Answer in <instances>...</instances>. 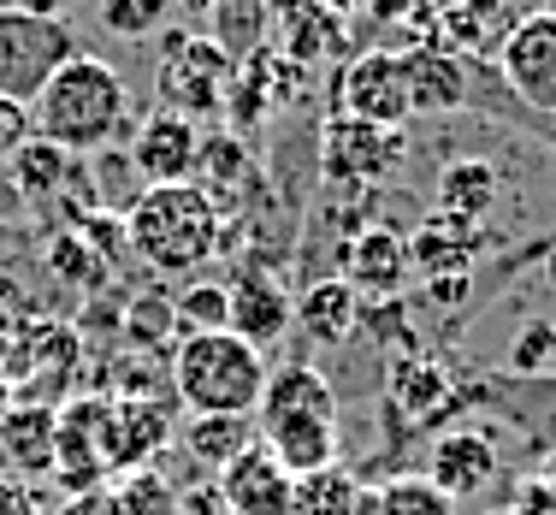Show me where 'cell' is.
<instances>
[{
	"instance_id": "1",
	"label": "cell",
	"mask_w": 556,
	"mask_h": 515,
	"mask_svg": "<svg viewBox=\"0 0 556 515\" xmlns=\"http://www.w3.org/2000/svg\"><path fill=\"white\" fill-rule=\"evenodd\" d=\"M30 118H36V137L60 142L72 154H108L130 137L137 125V101H130V84L113 60L101 54H72L36 89L30 101Z\"/></svg>"
},
{
	"instance_id": "2",
	"label": "cell",
	"mask_w": 556,
	"mask_h": 515,
	"mask_svg": "<svg viewBox=\"0 0 556 515\" xmlns=\"http://www.w3.org/2000/svg\"><path fill=\"white\" fill-rule=\"evenodd\" d=\"M125 243L154 279H195L225 249V214L202 184H142L125 208Z\"/></svg>"
},
{
	"instance_id": "3",
	"label": "cell",
	"mask_w": 556,
	"mask_h": 515,
	"mask_svg": "<svg viewBox=\"0 0 556 515\" xmlns=\"http://www.w3.org/2000/svg\"><path fill=\"white\" fill-rule=\"evenodd\" d=\"M255 439L285 462L290 474L332 468L343 444L338 391L314 362H278L267 374V391L255 403Z\"/></svg>"
},
{
	"instance_id": "4",
	"label": "cell",
	"mask_w": 556,
	"mask_h": 515,
	"mask_svg": "<svg viewBox=\"0 0 556 515\" xmlns=\"http://www.w3.org/2000/svg\"><path fill=\"white\" fill-rule=\"evenodd\" d=\"M267 355L237 332H190L172 343V398L190 415H255L261 391H267Z\"/></svg>"
},
{
	"instance_id": "5",
	"label": "cell",
	"mask_w": 556,
	"mask_h": 515,
	"mask_svg": "<svg viewBox=\"0 0 556 515\" xmlns=\"http://www.w3.org/2000/svg\"><path fill=\"white\" fill-rule=\"evenodd\" d=\"M12 190H18L24 214L42 219L48 231H65L77 219H89L101 208V178L84 154L60 149L48 137H30L18 154H12Z\"/></svg>"
},
{
	"instance_id": "6",
	"label": "cell",
	"mask_w": 556,
	"mask_h": 515,
	"mask_svg": "<svg viewBox=\"0 0 556 515\" xmlns=\"http://www.w3.org/2000/svg\"><path fill=\"white\" fill-rule=\"evenodd\" d=\"M314 166H320V184L332 196H355V202H367L379 184H391L396 172L408 166V130L332 113L320 125V137H314Z\"/></svg>"
},
{
	"instance_id": "7",
	"label": "cell",
	"mask_w": 556,
	"mask_h": 515,
	"mask_svg": "<svg viewBox=\"0 0 556 515\" xmlns=\"http://www.w3.org/2000/svg\"><path fill=\"white\" fill-rule=\"evenodd\" d=\"M237 54L214 42L207 30H172L161 42V72H154V96L166 113L184 118H225V96H231Z\"/></svg>"
},
{
	"instance_id": "8",
	"label": "cell",
	"mask_w": 556,
	"mask_h": 515,
	"mask_svg": "<svg viewBox=\"0 0 556 515\" xmlns=\"http://www.w3.org/2000/svg\"><path fill=\"white\" fill-rule=\"evenodd\" d=\"M54 474L65 492H96L118 480V444H113V398H65L54 409Z\"/></svg>"
},
{
	"instance_id": "9",
	"label": "cell",
	"mask_w": 556,
	"mask_h": 515,
	"mask_svg": "<svg viewBox=\"0 0 556 515\" xmlns=\"http://www.w3.org/2000/svg\"><path fill=\"white\" fill-rule=\"evenodd\" d=\"M72 54H84L65 18H30L7 0L0 7V96L36 101V89L60 72Z\"/></svg>"
},
{
	"instance_id": "10",
	"label": "cell",
	"mask_w": 556,
	"mask_h": 515,
	"mask_svg": "<svg viewBox=\"0 0 556 515\" xmlns=\"http://www.w3.org/2000/svg\"><path fill=\"white\" fill-rule=\"evenodd\" d=\"M332 113L367 118V125H391L408 130V77L396 48H362L343 60V72L332 77Z\"/></svg>"
},
{
	"instance_id": "11",
	"label": "cell",
	"mask_w": 556,
	"mask_h": 515,
	"mask_svg": "<svg viewBox=\"0 0 556 515\" xmlns=\"http://www.w3.org/2000/svg\"><path fill=\"white\" fill-rule=\"evenodd\" d=\"M290 326H296V297L285 290V279L267 273L261 261H237L231 279H225V332H237L267 355L285 343Z\"/></svg>"
},
{
	"instance_id": "12",
	"label": "cell",
	"mask_w": 556,
	"mask_h": 515,
	"mask_svg": "<svg viewBox=\"0 0 556 515\" xmlns=\"http://www.w3.org/2000/svg\"><path fill=\"white\" fill-rule=\"evenodd\" d=\"M492 60H497V77L509 84L515 101H527L533 113L556 118V18L545 7L521 12Z\"/></svg>"
},
{
	"instance_id": "13",
	"label": "cell",
	"mask_w": 556,
	"mask_h": 515,
	"mask_svg": "<svg viewBox=\"0 0 556 515\" xmlns=\"http://www.w3.org/2000/svg\"><path fill=\"white\" fill-rule=\"evenodd\" d=\"M125 142H130V172L142 184H190L195 161H202V125L166 108L142 113Z\"/></svg>"
},
{
	"instance_id": "14",
	"label": "cell",
	"mask_w": 556,
	"mask_h": 515,
	"mask_svg": "<svg viewBox=\"0 0 556 515\" xmlns=\"http://www.w3.org/2000/svg\"><path fill=\"white\" fill-rule=\"evenodd\" d=\"M338 279L362 290V302H396L403 285L415 279L408 273V237L386 226V219H367L355 237L338 243Z\"/></svg>"
},
{
	"instance_id": "15",
	"label": "cell",
	"mask_w": 556,
	"mask_h": 515,
	"mask_svg": "<svg viewBox=\"0 0 556 515\" xmlns=\"http://www.w3.org/2000/svg\"><path fill=\"white\" fill-rule=\"evenodd\" d=\"M492 243H497L492 226H473V219H456V214H439V208H432V214L408 231V273H415L420 285L456 279V273H473V261Z\"/></svg>"
},
{
	"instance_id": "16",
	"label": "cell",
	"mask_w": 556,
	"mask_h": 515,
	"mask_svg": "<svg viewBox=\"0 0 556 515\" xmlns=\"http://www.w3.org/2000/svg\"><path fill=\"white\" fill-rule=\"evenodd\" d=\"M219 498H225V515H290L296 474L255 439L243 456H231L219 468Z\"/></svg>"
},
{
	"instance_id": "17",
	"label": "cell",
	"mask_w": 556,
	"mask_h": 515,
	"mask_svg": "<svg viewBox=\"0 0 556 515\" xmlns=\"http://www.w3.org/2000/svg\"><path fill=\"white\" fill-rule=\"evenodd\" d=\"M403 54V77H408V113L415 118H444L468 101V77H473V60L450 54L439 42H408L396 48Z\"/></svg>"
},
{
	"instance_id": "18",
	"label": "cell",
	"mask_w": 556,
	"mask_h": 515,
	"mask_svg": "<svg viewBox=\"0 0 556 515\" xmlns=\"http://www.w3.org/2000/svg\"><path fill=\"white\" fill-rule=\"evenodd\" d=\"M178 432V403L154 391H118L113 398V444H118V474L154 468V456Z\"/></svg>"
},
{
	"instance_id": "19",
	"label": "cell",
	"mask_w": 556,
	"mask_h": 515,
	"mask_svg": "<svg viewBox=\"0 0 556 515\" xmlns=\"http://www.w3.org/2000/svg\"><path fill=\"white\" fill-rule=\"evenodd\" d=\"M362 290L350 279H338V273H326V279H308L296 290V326L308 343H320V350H338V343H350L362 332Z\"/></svg>"
},
{
	"instance_id": "20",
	"label": "cell",
	"mask_w": 556,
	"mask_h": 515,
	"mask_svg": "<svg viewBox=\"0 0 556 515\" xmlns=\"http://www.w3.org/2000/svg\"><path fill=\"white\" fill-rule=\"evenodd\" d=\"M515 18L521 12H509V0H439V12H432V42L462 54V60L497 54Z\"/></svg>"
},
{
	"instance_id": "21",
	"label": "cell",
	"mask_w": 556,
	"mask_h": 515,
	"mask_svg": "<svg viewBox=\"0 0 556 515\" xmlns=\"http://www.w3.org/2000/svg\"><path fill=\"white\" fill-rule=\"evenodd\" d=\"M427 480L439 486L450 504H468V498H480L485 486L497 480V451L485 432H444L439 444H432L427 456Z\"/></svg>"
},
{
	"instance_id": "22",
	"label": "cell",
	"mask_w": 556,
	"mask_h": 515,
	"mask_svg": "<svg viewBox=\"0 0 556 515\" xmlns=\"http://www.w3.org/2000/svg\"><path fill=\"white\" fill-rule=\"evenodd\" d=\"M54 468V409L12 403L0 415V474H48Z\"/></svg>"
},
{
	"instance_id": "23",
	"label": "cell",
	"mask_w": 556,
	"mask_h": 515,
	"mask_svg": "<svg viewBox=\"0 0 556 515\" xmlns=\"http://www.w3.org/2000/svg\"><path fill=\"white\" fill-rule=\"evenodd\" d=\"M503 202V178L492 161H480V154H456V161H444L439 172V214H456V219H473V226H485V219L497 214Z\"/></svg>"
},
{
	"instance_id": "24",
	"label": "cell",
	"mask_w": 556,
	"mask_h": 515,
	"mask_svg": "<svg viewBox=\"0 0 556 515\" xmlns=\"http://www.w3.org/2000/svg\"><path fill=\"white\" fill-rule=\"evenodd\" d=\"M255 178H261V166H255V154H249V142L237 137V130H214V137H202V161H195L190 184H202V190L214 196V208L225 219L237 214V190L255 184Z\"/></svg>"
},
{
	"instance_id": "25",
	"label": "cell",
	"mask_w": 556,
	"mask_h": 515,
	"mask_svg": "<svg viewBox=\"0 0 556 515\" xmlns=\"http://www.w3.org/2000/svg\"><path fill=\"white\" fill-rule=\"evenodd\" d=\"M178 439L202 468H225L231 456H243L255 444V415H190L178 427Z\"/></svg>"
},
{
	"instance_id": "26",
	"label": "cell",
	"mask_w": 556,
	"mask_h": 515,
	"mask_svg": "<svg viewBox=\"0 0 556 515\" xmlns=\"http://www.w3.org/2000/svg\"><path fill=\"white\" fill-rule=\"evenodd\" d=\"M456 398V386H450V374L432 355H396L391 367V403L403 409V415H432V409H444Z\"/></svg>"
},
{
	"instance_id": "27",
	"label": "cell",
	"mask_w": 556,
	"mask_h": 515,
	"mask_svg": "<svg viewBox=\"0 0 556 515\" xmlns=\"http://www.w3.org/2000/svg\"><path fill=\"white\" fill-rule=\"evenodd\" d=\"M355 498H362V480L343 462H332V468L296 474V504H290V515H350Z\"/></svg>"
},
{
	"instance_id": "28",
	"label": "cell",
	"mask_w": 556,
	"mask_h": 515,
	"mask_svg": "<svg viewBox=\"0 0 556 515\" xmlns=\"http://www.w3.org/2000/svg\"><path fill=\"white\" fill-rule=\"evenodd\" d=\"M172 321H178V338L225 332V279H190L184 297L172 302Z\"/></svg>"
},
{
	"instance_id": "29",
	"label": "cell",
	"mask_w": 556,
	"mask_h": 515,
	"mask_svg": "<svg viewBox=\"0 0 556 515\" xmlns=\"http://www.w3.org/2000/svg\"><path fill=\"white\" fill-rule=\"evenodd\" d=\"M172 7L178 0H101V30L125 36V42H142V36H161Z\"/></svg>"
},
{
	"instance_id": "30",
	"label": "cell",
	"mask_w": 556,
	"mask_h": 515,
	"mask_svg": "<svg viewBox=\"0 0 556 515\" xmlns=\"http://www.w3.org/2000/svg\"><path fill=\"white\" fill-rule=\"evenodd\" d=\"M113 498H118V515H184L178 492H172V486H166L154 468L118 474V480H113Z\"/></svg>"
},
{
	"instance_id": "31",
	"label": "cell",
	"mask_w": 556,
	"mask_h": 515,
	"mask_svg": "<svg viewBox=\"0 0 556 515\" xmlns=\"http://www.w3.org/2000/svg\"><path fill=\"white\" fill-rule=\"evenodd\" d=\"M379 504L386 515H456V504L427 480V474H396V480L379 486Z\"/></svg>"
},
{
	"instance_id": "32",
	"label": "cell",
	"mask_w": 556,
	"mask_h": 515,
	"mask_svg": "<svg viewBox=\"0 0 556 515\" xmlns=\"http://www.w3.org/2000/svg\"><path fill=\"white\" fill-rule=\"evenodd\" d=\"M30 137H36L30 101H12V96H0V166H7V161H12V154H18Z\"/></svg>"
},
{
	"instance_id": "33",
	"label": "cell",
	"mask_w": 556,
	"mask_h": 515,
	"mask_svg": "<svg viewBox=\"0 0 556 515\" xmlns=\"http://www.w3.org/2000/svg\"><path fill=\"white\" fill-rule=\"evenodd\" d=\"M60 515H118V498H113V486H96V492H77V498H65Z\"/></svg>"
},
{
	"instance_id": "34",
	"label": "cell",
	"mask_w": 556,
	"mask_h": 515,
	"mask_svg": "<svg viewBox=\"0 0 556 515\" xmlns=\"http://www.w3.org/2000/svg\"><path fill=\"white\" fill-rule=\"evenodd\" d=\"M468 273H456V279H427L420 290H427V302H439V309H462V302H468Z\"/></svg>"
},
{
	"instance_id": "35",
	"label": "cell",
	"mask_w": 556,
	"mask_h": 515,
	"mask_svg": "<svg viewBox=\"0 0 556 515\" xmlns=\"http://www.w3.org/2000/svg\"><path fill=\"white\" fill-rule=\"evenodd\" d=\"M545 350H556V332H551V326H533V332H527L521 343H515V355H521L527 367H539V362H545Z\"/></svg>"
},
{
	"instance_id": "36",
	"label": "cell",
	"mask_w": 556,
	"mask_h": 515,
	"mask_svg": "<svg viewBox=\"0 0 556 515\" xmlns=\"http://www.w3.org/2000/svg\"><path fill=\"white\" fill-rule=\"evenodd\" d=\"M18 12H30V18H65V12L77 7V0H12Z\"/></svg>"
},
{
	"instance_id": "37",
	"label": "cell",
	"mask_w": 556,
	"mask_h": 515,
	"mask_svg": "<svg viewBox=\"0 0 556 515\" xmlns=\"http://www.w3.org/2000/svg\"><path fill=\"white\" fill-rule=\"evenodd\" d=\"M367 7H374V12H379V18H403V12H408V7H415V0H367Z\"/></svg>"
},
{
	"instance_id": "38",
	"label": "cell",
	"mask_w": 556,
	"mask_h": 515,
	"mask_svg": "<svg viewBox=\"0 0 556 515\" xmlns=\"http://www.w3.org/2000/svg\"><path fill=\"white\" fill-rule=\"evenodd\" d=\"M178 7H184V12H195V18H214L225 0H178Z\"/></svg>"
},
{
	"instance_id": "39",
	"label": "cell",
	"mask_w": 556,
	"mask_h": 515,
	"mask_svg": "<svg viewBox=\"0 0 556 515\" xmlns=\"http://www.w3.org/2000/svg\"><path fill=\"white\" fill-rule=\"evenodd\" d=\"M12 409V379H7V362H0V415Z\"/></svg>"
}]
</instances>
